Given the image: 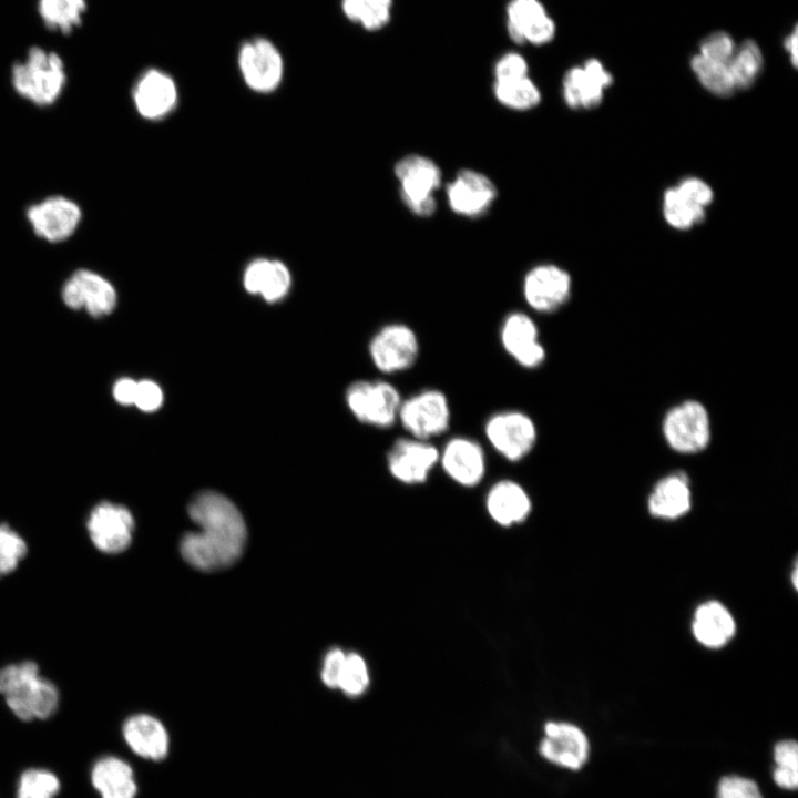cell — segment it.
<instances>
[{"mask_svg": "<svg viewBox=\"0 0 798 798\" xmlns=\"http://www.w3.org/2000/svg\"><path fill=\"white\" fill-rule=\"evenodd\" d=\"M692 630L702 645L718 648L734 636L736 624L726 606L717 601H709L695 611Z\"/></svg>", "mask_w": 798, "mask_h": 798, "instance_id": "24", "label": "cell"}, {"mask_svg": "<svg viewBox=\"0 0 798 798\" xmlns=\"http://www.w3.org/2000/svg\"><path fill=\"white\" fill-rule=\"evenodd\" d=\"M239 68L247 85L258 92L276 89L284 69L278 50L266 39H256L242 47Z\"/></svg>", "mask_w": 798, "mask_h": 798, "instance_id": "19", "label": "cell"}, {"mask_svg": "<svg viewBox=\"0 0 798 798\" xmlns=\"http://www.w3.org/2000/svg\"><path fill=\"white\" fill-rule=\"evenodd\" d=\"M341 8L349 20L359 22L364 9L362 0H342Z\"/></svg>", "mask_w": 798, "mask_h": 798, "instance_id": "47", "label": "cell"}, {"mask_svg": "<svg viewBox=\"0 0 798 798\" xmlns=\"http://www.w3.org/2000/svg\"><path fill=\"white\" fill-rule=\"evenodd\" d=\"M484 433L492 448L510 462H519L534 448L536 428L533 420L519 410L500 411L484 424Z\"/></svg>", "mask_w": 798, "mask_h": 798, "instance_id": "7", "label": "cell"}, {"mask_svg": "<svg viewBox=\"0 0 798 798\" xmlns=\"http://www.w3.org/2000/svg\"><path fill=\"white\" fill-rule=\"evenodd\" d=\"M288 268L278 260L259 258L244 273V286L250 294H259L267 301L282 299L290 287Z\"/></svg>", "mask_w": 798, "mask_h": 798, "instance_id": "26", "label": "cell"}, {"mask_svg": "<svg viewBox=\"0 0 798 798\" xmlns=\"http://www.w3.org/2000/svg\"><path fill=\"white\" fill-rule=\"evenodd\" d=\"M81 216L78 204L64 196L48 197L27 211L34 233L51 243L69 238L78 228Z\"/></svg>", "mask_w": 798, "mask_h": 798, "instance_id": "15", "label": "cell"}, {"mask_svg": "<svg viewBox=\"0 0 798 798\" xmlns=\"http://www.w3.org/2000/svg\"><path fill=\"white\" fill-rule=\"evenodd\" d=\"M61 297L70 309H84L94 318L111 314L117 301L114 286L106 278L90 269L74 272L64 283Z\"/></svg>", "mask_w": 798, "mask_h": 798, "instance_id": "10", "label": "cell"}, {"mask_svg": "<svg viewBox=\"0 0 798 798\" xmlns=\"http://www.w3.org/2000/svg\"><path fill=\"white\" fill-rule=\"evenodd\" d=\"M663 433L669 447L681 453L704 450L710 440V422L705 407L694 400L682 402L665 416Z\"/></svg>", "mask_w": 798, "mask_h": 798, "instance_id": "8", "label": "cell"}, {"mask_svg": "<svg viewBox=\"0 0 798 798\" xmlns=\"http://www.w3.org/2000/svg\"><path fill=\"white\" fill-rule=\"evenodd\" d=\"M690 68L703 88L714 95L726 98L736 91L727 63L696 54L690 60Z\"/></svg>", "mask_w": 798, "mask_h": 798, "instance_id": "32", "label": "cell"}, {"mask_svg": "<svg viewBox=\"0 0 798 798\" xmlns=\"http://www.w3.org/2000/svg\"><path fill=\"white\" fill-rule=\"evenodd\" d=\"M500 341L505 352L525 369L538 368L545 360L546 354L539 341L538 326L522 311H513L504 318Z\"/></svg>", "mask_w": 798, "mask_h": 798, "instance_id": "16", "label": "cell"}, {"mask_svg": "<svg viewBox=\"0 0 798 798\" xmlns=\"http://www.w3.org/2000/svg\"><path fill=\"white\" fill-rule=\"evenodd\" d=\"M439 450L427 441L400 438L387 452L386 463L393 479L415 485L428 480L431 470L439 462Z\"/></svg>", "mask_w": 798, "mask_h": 798, "instance_id": "11", "label": "cell"}, {"mask_svg": "<svg viewBox=\"0 0 798 798\" xmlns=\"http://www.w3.org/2000/svg\"><path fill=\"white\" fill-rule=\"evenodd\" d=\"M764 64L760 48L753 40H746L728 62V69L736 90L748 89L759 76Z\"/></svg>", "mask_w": 798, "mask_h": 798, "instance_id": "29", "label": "cell"}, {"mask_svg": "<svg viewBox=\"0 0 798 798\" xmlns=\"http://www.w3.org/2000/svg\"><path fill=\"white\" fill-rule=\"evenodd\" d=\"M774 758L777 767L773 777L784 789H796L798 785V745L795 740H782L775 746Z\"/></svg>", "mask_w": 798, "mask_h": 798, "instance_id": "33", "label": "cell"}, {"mask_svg": "<svg viewBox=\"0 0 798 798\" xmlns=\"http://www.w3.org/2000/svg\"><path fill=\"white\" fill-rule=\"evenodd\" d=\"M65 80L62 59L39 47L31 48L27 59L16 63L11 72L18 94L40 106L52 104L61 95Z\"/></svg>", "mask_w": 798, "mask_h": 798, "instance_id": "3", "label": "cell"}, {"mask_svg": "<svg viewBox=\"0 0 798 798\" xmlns=\"http://www.w3.org/2000/svg\"><path fill=\"white\" fill-rule=\"evenodd\" d=\"M401 401L397 388L382 380L355 381L346 390V402L352 415L360 422L380 429L395 424Z\"/></svg>", "mask_w": 798, "mask_h": 798, "instance_id": "5", "label": "cell"}, {"mask_svg": "<svg viewBox=\"0 0 798 798\" xmlns=\"http://www.w3.org/2000/svg\"><path fill=\"white\" fill-rule=\"evenodd\" d=\"M0 693L20 719H44L57 709L59 694L55 686L39 675L35 663L23 662L0 671Z\"/></svg>", "mask_w": 798, "mask_h": 798, "instance_id": "2", "label": "cell"}, {"mask_svg": "<svg viewBox=\"0 0 798 798\" xmlns=\"http://www.w3.org/2000/svg\"><path fill=\"white\" fill-rule=\"evenodd\" d=\"M85 9V0H39L38 3L45 25L65 34L81 24Z\"/></svg>", "mask_w": 798, "mask_h": 798, "instance_id": "28", "label": "cell"}, {"mask_svg": "<svg viewBox=\"0 0 798 798\" xmlns=\"http://www.w3.org/2000/svg\"><path fill=\"white\" fill-rule=\"evenodd\" d=\"M60 789L57 776L44 769H28L19 781L18 798H53Z\"/></svg>", "mask_w": 798, "mask_h": 798, "instance_id": "35", "label": "cell"}, {"mask_svg": "<svg viewBox=\"0 0 798 798\" xmlns=\"http://www.w3.org/2000/svg\"><path fill=\"white\" fill-rule=\"evenodd\" d=\"M368 685L369 673L365 659L356 653L346 654L337 688L347 696L358 697Z\"/></svg>", "mask_w": 798, "mask_h": 798, "instance_id": "36", "label": "cell"}, {"mask_svg": "<svg viewBox=\"0 0 798 798\" xmlns=\"http://www.w3.org/2000/svg\"><path fill=\"white\" fill-rule=\"evenodd\" d=\"M163 401V393L160 386L152 380L137 381L134 406L145 412L158 409Z\"/></svg>", "mask_w": 798, "mask_h": 798, "instance_id": "43", "label": "cell"}, {"mask_svg": "<svg viewBox=\"0 0 798 798\" xmlns=\"http://www.w3.org/2000/svg\"><path fill=\"white\" fill-rule=\"evenodd\" d=\"M529 65L523 55L516 52L503 54L494 65L495 81H510L528 76Z\"/></svg>", "mask_w": 798, "mask_h": 798, "instance_id": "41", "label": "cell"}, {"mask_svg": "<svg viewBox=\"0 0 798 798\" xmlns=\"http://www.w3.org/2000/svg\"><path fill=\"white\" fill-rule=\"evenodd\" d=\"M450 406L438 389L422 390L401 401L398 419L413 439L427 441L446 432L450 426Z\"/></svg>", "mask_w": 798, "mask_h": 798, "instance_id": "6", "label": "cell"}, {"mask_svg": "<svg viewBox=\"0 0 798 798\" xmlns=\"http://www.w3.org/2000/svg\"><path fill=\"white\" fill-rule=\"evenodd\" d=\"M590 745L577 726L566 722H548L539 745L540 755L563 768L577 770L587 760Z\"/></svg>", "mask_w": 798, "mask_h": 798, "instance_id": "14", "label": "cell"}, {"mask_svg": "<svg viewBox=\"0 0 798 798\" xmlns=\"http://www.w3.org/2000/svg\"><path fill=\"white\" fill-rule=\"evenodd\" d=\"M419 355L416 332L405 324L382 326L369 342V356L375 367L383 374H395L411 368Z\"/></svg>", "mask_w": 798, "mask_h": 798, "instance_id": "9", "label": "cell"}, {"mask_svg": "<svg viewBox=\"0 0 798 798\" xmlns=\"http://www.w3.org/2000/svg\"><path fill=\"white\" fill-rule=\"evenodd\" d=\"M133 100L140 115L157 120L172 111L177 101L174 81L165 73L149 70L137 81Z\"/></svg>", "mask_w": 798, "mask_h": 798, "instance_id": "22", "label": "cell"}, {"mask_svg": "<svg viewBox=\"0 0 798 798\" xmlns=\"http://www.w3.org/2000/svg\"><path fill=\"white\" fill-rule=\"evenodd\" d=\"M395 174L400 183V198L407 208L417 216L428 217L436 211L434 191L441 184V171L430 158L409 154L395 165Z\"/></svg>", "mask_w": 798, "mask_h": 798, "instance_id": "4", "label": "cell"}, {"mask_svg": "<svg viewBox=\"0 0 798 798\" xmlns=\"http://www.w3.org/2000/svg\"><path fill=\"white\" fill-rule=\"evenodd\" d=\"M555 23L553 19L548 14L535 19L531 23L526 24L522 30V38L524 43H531L534 45H542L550 42L555 35Z\"/></svg>", "mask_w": 798, "mask_h": 798, "instance_id": "42", "label": "cell"}, {"mask_svg": "<svg viewBox=\"0 0 798 798\" xmlns=\"http://www.w3.org/2000/svg\"><path fill=\"white\" fill-rule=\"evenodd\" d=\"M88 530L92 542L100 551L119 553L132 541L134 519L125 507L103 501L91 511Z\"/></svg>", "mask_w": 798, "mask_h": 798, "instance_id": "12", "label": "cell"}, {"mask_svg": "<svg viewBox=\"0 0 798 798\" xmlns=\"http://www.w3.org/2000/svg\"><path fill=\"white\" fill-rule=\"evenodd\" d=\"M91 780L102 798H135L137 792L132 767L117 757L99 759L92 768Z\"/></svg>", "mask_w": 798, "mask_h": 798, "instance_id": "27", "label": "cell"}, {"mask_svg": "<svg viewBox=\"0 0 798 798\" xmlns=\"http://www.w3.org/2000/svg\"><path fill=\"white\" fill-rule=\"evenodd\" d=\"M439 462L452 481L466 488L478 485L485 474L484 451L470 438H451L442 449Z\"/></svg>", "mask_w": 798, "mask_h": 798, "instance_id": "20", "label": "cell"}, {"mask_svg": "<svg viewBox=\"0 0 798 798\" xmlns=\"http://www.w3.org/2000/svg\"><path fill=\"white\" fill-rule=\"evenodd\" d=\"M690 505L692 493L684 473H673L658 481L648 498L651 514L666 520L683 516Z\"/></svg>", "mask_w": 798, "mask_h": 798, "instance_id": "25", "label": "cell"}, {"mask_svg": "<svg viewBox=\"0 0 798 798\" xmlns=\"http://www.w3.org/2000/svg\"><path fill=\"white\" fill-rule=\"evenodd\" d=\"M663 215L671 227L686 231L704 221L706 209L692 204L673 186L664 192Z\"/></svg>", "mask_w": 798, "mask_h": 798, "instance_id": "31", "label": "cell"}, {"mask_svg": "<svg viewBox=\"0 0 798 798\" xmlns=\"http://www.w3.org/2000/svg\"><path fill=\"white\" fill-rule=\"evenodd\" d=\"M345 658L346 654L339 648H334L327 653L321 669V679L326 686L330 688L338 687Z\"/></svg>", "mask_w": 798, "mask_h": 798, "instance_id": "44", "label": "cell"}, {"mask_svg": "<svg viewBox=\"0 0 798 798\" xmlns=\"http://www.w3.org/2000/svg\"><path fill=\"white\" fill-rule=\"evenodd\" d=\"M612 82L613 76L603 63L589 59L582 66L566 71L562 83L563 99L567 106L575 110L595 108Z\"/></svg>", "mask_w": 798, "mask_h": 798, "instance_id": "17", "label": "cell"}, {"mask_svg": "<svg viewBox=\"0 0 798 798\" xmlns=\"http://www.w3.org/2000/svg\"><path fill=\"white\" fill-rule=\"evenodd\" d=\"M366 7L391 9L392 0H362Z\"/></svg>", "mask_w": 798, "mask_h": 798, "instance_id": "49", "label": "cell"}, {"mask_svg": "<svg viewBox=\"0 0 798 798\" xmlns=\"http://www.w3.org/2000/svg\"><path fill=\"white\" fill-rule=\"evenodd\" d=\"M364 4V2H362ZM391 18V9L371 8L364 4L359 22L368 31H377L388 24Z\"/></svg>", "mask_w": 798, "mask_h": 798, "instance_id": "45", "label": "cell"}, {"mask_svg": "<svg viewBox=\"0 0 798 798\" xmlns=\"http://www.w3.org/2000/svg\"><path fill=\"white\" fill-rule=\"evenodd\" d=\"M736 48L733 38L728 33L717 31L703 39L698 54L706 59L728 64Z\"/></svg>", "mask_w": 798, "mask_h": 798, "instance_id": "38", "label": "cell"}, {"mask_svg": "<svg viewBox=\"0 0 798 798\" xmlns=\"http://www.w3.org/2000/svg\"><path fill=\"white\" fill-rule=\"evenodd\" d=\"M485 507L495 523L510 526L529 516L532 503L522 485L513 480H501L489 490Z\"/></svg>", "mask_w": 798, "mask_h": 798, "instance_id": "23", "label": "cell"}, {"mask_svg": "<svg viewBox=\"0 0 798 798\" xmlns=\"http://www.w3.org/2000/svg\"><path fill=\"white\" fill-rule=\"evenodd\" d=\"M676 187L687 201L700 208L706 209L713 202L714 192L709 184L702 178L685 177Z\"/></svg>", "mask_w": 798, "mask_h": 798, "instance_id": "40", "label": "cell"}, {"mask_svg": "<svg viewBox=\"0 0 798 798\" xmlns=\"http://www.w3.org/2000/svg\"><path fill=\"white\" fill-rule=\"evenodd\" d=\"M493 92L499 103L515 111L531 110L541 101V92L529 76L495 81Z\"/></svg>", "mask_w": 798, "mask_h": 798, "instance_id": "30", "label": "cell"}, {"mask_svg": "<svg viewBox=\"0 0 798 798\" xmlns=\"http://www.w3.org/2000/svg\"><path fill=\"white\" fill-rule=\"evenodd\" d=\"M546 13L540 0H511L507 7L508 33L513 42L524 44L521 30Z\"/></svg>", "mask_w": 798, "mask_h": 798, "instance_id": "34", "label": "cell"}, {"mask_svg": "<svg viewBox=\"0 0 798 798\" xmlns=\"http://www.w3.org/2000/svg\"><path fill=\"white\" fill-rule=\"evenodd\" d=\"M123 737L137 756L153 761L165 759L170 751V736L165 726L155 717L137 714L123 725Z\"/></svg>", "mask_w": 798, "mask_h": 798, "instance_id": "21", "label": "cell"}, {"mask_svg": "<svg viewBox=\"0 0 798 798\" xmlns=\"http://www.w3.org/2000/svg\"><path fill=\"white\" fill-rule=\"evenodd\" d=\"M137 381L132 378L123 377L114 382L112 393L116 402L122 406H131L134 403Z\"/></svg>", "mask_w": 798, "mask_h": 798, "instance_id": "46", "label": "cell"}, {"mask_svg": "<svg viewBox=\"0 0 798 798\" xmlns=\"http://www.w3.org/2000/svg\"><path fill=\"white\" fill-rule=\"evenodd\" d=\"M25 553L23 539L9 525L0 523V576L13 571Z\"/></svg>", "mask_w": 798, "mask_h": 798, "instance_id": "37", "label": "cell"}, {"mask_svg": "<svg viewBox=\"0 0 798 798\" xmlns=\"http://www.w3.org/2000/svg\"><path fill=\"white\" fill-rule=\"evenodd\" d=\"M785 48L790 55L791 64L797 66L798 62V33L797 28L786 38Z\"/></svg>", "mask_w": 798, "mask_h": 798, "instance_id": "48", "label": "cell"}, {"mask_svg": "<svg viewBox=\"0 0 798 798\" xmlns=\"http://www.w3.org/2000/svg\"><path fill=\"white\" fill-rule=\"evenodd\" d=\"M717 798L764 797L755 781L739 776H726L718 784Z\"/></svg>", "mask_w": 798, "mask_h": 798, "instance_id": "39", "label": "cell"}, {"mask_svg": "<svg viewBox=\"0 0 798 798\" xmlns=\"http://www.w3.org/2000/svg\"><path fill=\"white\" fill-rule=\"evenodd\" d=\"M450 208L464 217H479L497 198V187L484 174L461 170L446 188Z\"/></svg>", "mask_w": 798, "mask_h": 798, "instance_id": "18", "label": "cell"}, {"mask_svg": "<svg viewBox=\"0 0 798 798\" xmlns=\"http://www.w3.org/2000/svg\"><path fill=\"white\" fill-rule=\"evenodd\" d=\"M570 274L553 264L531 268L523 279L526 304L539 313H552L563 306L571 294Z\"/></svg>", "mask_w": 798, "mask_h": 798, "instance_id": "13", "label": "cell"}, {"mask_svg": "<svg viewBox=\"0 0 798 798\" xmlns=\"http://www.w3.org/2000/svg\"><path fill=\"white\" fill-rule=\"evenodd\" d=\"M188 515L200 528L181 540L183 559L193 567L212 572L234 564L242 555L247 531L236 505L225 495L204 491L188 504Z\"/></svg>", "mask_w": 798, "mask_h": 798, "instance_id": "1", "label": "cell"}]
</instances>
